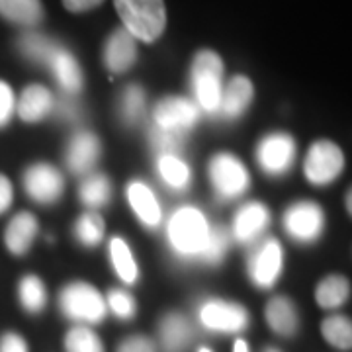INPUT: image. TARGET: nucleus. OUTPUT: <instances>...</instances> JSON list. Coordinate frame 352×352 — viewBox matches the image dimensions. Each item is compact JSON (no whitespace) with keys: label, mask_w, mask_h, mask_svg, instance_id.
<instances>
[{"label":"nucleus","mask_w":352,"mask_h":352,"mask_svg":"<svg viewBox=\"0 0 352 352\" xmlns=\"http://www.w3.org/2000/svg\"><path fill=\"white\" fill-rule=\"evenodd\" d=\"M118 14L135 39L151 43L163 34L166 25V10L163 0H116Z\"/></svg>","instance_id":"1"},{"label":"nucleus","mask_w":352,"mask_h":352,"mask_svg":"<svg viewBox=\"0 0 352 352\" xmlns=\"http://www.w3.org/2000/svg\"><path fill=\"white\" fill-rule=\"evenodd\" d=\"M221 76L223 63L214 51H200L192 65V87L196 100L204 112L214 113L221 104Z\"/></svg>","instance_id":"2"},{"label":"nucleus","mask_w":352,"mask_h":352,"mask_svg":"<svg viewBox=\"0 0 352 352\" xmlns=\"http://www.w3.org/2000/svg\"><path fill=\"white\" fill-rule=\"evenodd\" d=\"M210 235L206 217L196 208H180L168 223V241L178 254H200Z\"/></svg>","instance_id":"3"},{"label":"nucleus","mask_w":352,"mask_h":352,"mask_svg":"<svg viewBox=\"0 0 352 352\" xmlns=\"http://www.w3.org/2000/svg\"><path fill=\"white\" fill-rule=\"evenodd\" d=\"M61 309L67 317L76 321L98 323L106 315V303L94 286L87 282H73L61 292Z\"/></svg>","instance_id":"4"},{"label":"nucleus","mask_w":352,"mask_h":352,"mask_svg":"<svg viewBox=\"0 0 352 352\" xmlns=\"http://www.w3.org/2000/svg\"><path fill=\"white\" fill-rule=\"evenodd\" d=\"M210 176H212L215 192L226 200L241 196L245 190L249 188V182H251L247 168L243 166L237 157H233L229 153L215 155L212 159Z\"/></svg>","instance_id":"5"},{"label":"nucleus","mask_w":352,"mask_h":352,"mask_svg":"<svg viewBox=\"0 0 352 352\" xmlns=\"http://www.w3.org/2000/svg\"><path fill=\"white\" fill-rule=\"evenodd\" d=\"M344 166L342 151L331 141H317L305 159V176L311 184L323 186L333 182Z\"/></svg>","instance_id":"6"},{"label":"nucleus","mask_w":352,"mask_h":352,"mask_svg":"<svg viewBox=\"0 0 352 352\" xmlns=\"http://www.w3.org/2000/svg\"><path fill=\"white\" fill-rule=\"evenodd\" d=\"M323 212L314 201H298L284 215V226L294 239L314 241L323 231Z\"/></svg>","instance_id":"7"},{"label":"nucleus","mask_w":352,"mask_h":352,"mask_svg":"<svg viewBox=\"0 0 352 352\" xmlns=\"http://www.w3.org/2000/svg\"><path fill=\"white\" fill-rule=\"evenodd\" d=\"M24 186L25 192L39 204H53L63 194L65 182L55 166L39 163L25 170Z\"/></svg>","instance_id":"8"},{"label":"nucleus","mask_w":352,"mask_h":352,"mask_svg":"<svg viewBox=\"0 0 352 352\" xmlns=\"http://www.w3.org/2000/svg\"><path fill=\"white\" fill-rule=\"evenodd\" d=\"M198 116L200 112L194 106V102L178 98V96H170L159 102L153 113L155 126L170 129V131H180V133H186L190 127L198 122Z\"/></svg>","instance_id":"9"},{"label":"nucleus","mask_w":352,"mask_h":352,"mask_svg":"<svg viewBox=\"0 0 352 352\" xmlns=\"http://www.w3.org/2000/svg\"><path fill=\"white\" fill-rule=\"evenodd\" d=\"M256 157H258V163L266 173L282 175L288 170L294 163V159H296V143L286 133L268 135L258 145Z\"/></svg>","instance_id":"10"},{"label":"nucleus","mask_w":352,"mask_h":352,"mask_svg":"<svg viewBox=\"0 0 352 352\" xmlns=\"http://www.w3.org/2000/svg\"><path fill=\"white\" fill-rule=\"evenodd\" d=\"M201 323L212 331L221 333H235L247 325L249 317L247 311L237 303H227L221 300H210L201 305Z\"/></svg>","instance_id":"11"},{"label":"nucleus","mask_w":352,"mask_h":352,"mask_svg":"<svg viewBox=\"0 0 352 352\" xmlns=\"http://www.w3.org/2000/svg\"><path fill=\"white\" fill-rule=\"evenodd\" d=\"M282 270V249L278 241L270 239L258 247L249 263V274L252 282L261 288H270Z\"/></svg>","instance_id":"12"},{"label":"nucleus","mask_w":352,"mask_h":352,"mask_svg":"<svg viewBox=\"0 0 352 352\" xmlns=\"http://www.w3.org/2000/svg\"><path fill=\"white\" fill-rule=\"evenodd\" d=\"M138 57V47H135V38L127 30H116L104 51V61L106 67L112 73H126L131 65L135 63Z\"/></svg>","instance_id":"13"},{"label":"nucleus","mask_w":352,"mask_h":352,"mask_svg":"<svg viewBox=\"0 0 352 352\" xmlns=\"http://www.w3.org/2000/svg\"><path fill=\"white\" fill-rule=\"evenodd\" d=\"M98 155H100L98 138L92 135L90 131H78L67 147V164L75 175H85L94 166Z\"/></svg>","instance_id":"14"},{"label":"nucleus","mask_w":352,"mask_h":352,"mask_svg":"<svg viewBox=\"0 0 352 352\" xmlns=\"http://www.w3.org/2000/svg\"><path fill=\"white\" fill-rule=\"evenodd\" d=\"M268 221H270L268 210L261 201H251V204L243 206L237 217H235V223H233L235 239L241 241V243H249V241L256 239L266 229Z\"/></svg>","instance_id":"15"},{"label":"nucleus","mask_w":352,"mask_h":352,"mask_svg":"<svg viewBox=\"0 0 352 352\" xmlns=\"http://www.w3.org/2000/svg\"><path fill=\"white\" fill-rule=\"evenodd\" d=\"M38 235V219L36 215L22 212L16 217H12V221L6 227V233H4V241H6V247L12 254H25L30 251L32 243Z\"/></svg>","instance_id":"16"},{"label":"nucleus","mask_w":352,"mask_h":352,"mask_svg":"<svg viewBox=\"0 0 352 352\" xmlns=\"http://www.w3.org/2000/svg\"><path fill=\"white\" fill-rule=\"evenodd\" d=\"M51 67L53 75L57 78L59 87L63 88L67 94H75L82 88V73L80 67L76 65L75 57L65 50V47H57L55 53L51 55V59L47 61Z\"/></svg>","instance_id":"17"},{"label":"nucleus","mask_w":352,"mask_h":352,"mask_svg":"<svg viewBox=\"0 0 352 352\" xmlns=\"http://www.w3.org/2000/svg\"><path fill=\"white\" fill-rule=\"evenodd\" d=\"M18 108V116L30 122L36 124L39 120H43L47 113L53 110V96L47 88L39 87V85H32V87L24 88L20 100L16 104Z\"/></svg>","instance_id":"18"},{"label":"nucleus","mask_w":352,"mask_h":352,"mask_svg":"<svg viewBox=\"0 0 352 352\" xmlns=\"http://www.w3.org/2000/svg\"><path fill=\"white\" fill-rule=\"evenodd\" d=\"M252 82L247 76H235L227 85L226 92H221V104L219 110L227 118H239L241 113L249 108L252 100Z\"/></svg>","instance_id":"19"},{"label":"nucleus","mask_w":352,"mask_h":352,"mask_svg":"<svg viewBox=\"0 0 352 352\" xmlns=\"http://www.w3.org/2000/svg\"><path fill=\"white\" fill-rule=\"evenodd\" d=\"M127 198L138 217L149 227H157L161 221V206L151 190L143 182H131L127 188Z\"/></svg>","instance_id":"20"},{"label":"nucleus","mask_w":352,"mask_h":352,"mask_svg":"<svg viewBox=\"0 0 352 352\" xmlns=\"http://www.w3.org/2000/svg\"><path fill=\"white\" fill-rule=\"evenodd\" d=\"M192 339L190 323L178 314L166 315L161 323V342L164 352H184Z\"/></svg>","instance_id":"21"},{"label":"nucleus","mask_w":352,"mask_h":352,"mask_svg":"<svg viewBox=\"0 0 352 352\" xmlns=\"http://www.w3.org/2000/svg\"><path fill=\"white\" fill-rule=\"evenodd\" d=\"M0 16L18 25H38L43 20L39 0H0Z\"/></svg>","instance_id":"22"},{"label":"nucleus","mask_w":352,"mask_h":352,"mask_svg":"<svg viewBox=\"0 0 352 352\" xmlns=\"http://www.w3.org/2000/svg\"><path fill=\"white\" fill-rule=\"evenodd\" d=\"M266 321L278 335H284V337L294 335L298 329V315H296L294 303L284 296L270 300L266 305Z\"/></svg>","instance_id":"23"},{"label":"nucleus","mask_w":352,"mask_h":352,"mask_svg":"<svg viewBox=\"0 0 352 352\" xmlns=\"http://www.w3.org/2000/svg\"><path fill=\"white\" fill-rule=\"evenodd\" d=\"M349 294H351V284H349L346 278L329 276L317 286L315 298H317V303L321 307L333 309V307H339V305L346 302Z\"/></svg>","instance_id":"24"},{"label":"nucleus","mask_w":352,"mask_h":352,"mask_svg":"<svg viewBox=\"0 0 352 352\" xmlns=\"http://www.w3.org/2000/svg\"><path fill=\"white\" fill-rule=\"evenodd\" d=\"M18 47L24 53L25 57L34 63H45L51 59V55L55 53V50L59 47L53 39L45 38L41 34L36 32H28L24 34L20 41H18Z\"/></svg>","instance_id":"25"},{"label":"nucleus","mask_w":352,"mask_h":352,"mask_svg":"<svg viewBox=\"0 0 352 352\" xmlns=\"http://www.w3.org/2000/svg\"><path fill=\"white\" fill-rule=\"evenodd\" d=\"M110 256L118 276L126 284H133L138 280V264L133 261V254L129 251L127 243L120 237H113L110 243Z\"/></svg>","instance_id":"26"},{"label":"nucleus","mask_w":352,"mask_h":352,"mask_svg":"<svg viewBox=\"0 0 352 352\" xmlns=\"http://www.w3.org/2000/svg\"><path fill=\"white\" fill-rule=\"evenodd\" d=\"M18 298H20V303L24 305L25 311H30V314L41 311L47 302L43 282L38 276H24L18 286Z\"/></svg>","instance_id":"27"},{"label":"nucleus","mask_w":352,"mask_h":352,"mask_svg":"<svg viewBox=\"0 0 352 352\" xmlns=\"http://www.w3.org/2000/svg\"><path fill=\"white\" fill-rule=\"evenodd\" d=\"M110 194H112V186H110V180L104 175L88 176L80 186V192H78L80 200L87 206H92V208L104 206L110 200Z\"/></svg>","instance_id":"28"},{"label":"nucleus","mask_w":352,"mask_h":352,"mask_svg":"<svg viewBox=\"0 0 352 352\" xmlns=\"http://www.w3.org/2000/svg\"><path fill=\"white\" fill-rule=\"evenodd\" d=\"M159 173L164 182L173 188H184L190 182V168L175 155H161Z\"/></svg>","instance_id":"29"},{"label":"nucleus","mask_w":352,"mask_h":352,"mask_svg":"<svg viewBox=\"0 0 352 352\" xmlns=\"http://www.w3.org/2000/svg\"><path fill=\"white\" fill-rule=\"evenodd\" d=\"M321 331H323V337H325L331 344H335L337 349H351V319L340 317V315L327 317V319L323 321V325H321Z\"/></svg>","instance_id":"30"},{"label":"nucleus","mask_w":352,"mask_h":352,"mask_svg":"<svg viewBox=\"0 0 352 352\" xmlns=\"http://www.w3.org/2000/svg\"><path fill=\"white\" fill-rule=\"evenodd\" d=\"M145 110V92L138 85H129L122 96V118L127 126H135Z\"/></svg>","instance_id":"31"},{"label":"nucleus","mask_w":352,"mask_h":352,"mask_svg":"<svg viewBox=\"0 0 352 352\" xmlns=\"http://www.w3.org/2000/svg\"><path fill=\"white\" fill-rule=\"evenodd\" d=\"M67 352H104L100 339L88 327H75L69 331L65 339Z\"/></svg>","instance_id":"32"},{"label":"nucleus","mask_w":352,"mask_h":352,"mask_svg":"<svg viewBox=\"0 0 352 352\" xmlns=\"http://www.w3.org/2000/svg\"><path fill=\"white\" fill-rule=\"evenodd\" d=\"M76 239L85 247L98 245L104 237V221L98 214H85L76 221Z\"/></svg>","instance_id":"33"},{"label":"nucleus","mask_w":352,"mask_h":352,"mask_svg":"<svg viewBox=\"0 0 352 352\" xmlns=\"http://www.w3.org/2000/svg\"><path fill=\"white\" fill-rule=\"evenodd\" d=\"M227 247H229L227 231L223 227H214V229H210V235H208V241H206V245L201 249L200 256L210 264L219 263L227 252Z\"/></svg>","instance_id":"34"},{"label":"nucleus","mask_w":352,"mask_h":352,"mask_svg":"<svg viewBox=\"0 0 352 352\" xmlns=\"http://www.w3.org/2000/svg\"><path fill=\"white\" fill-rule=\"evenodd\" d=\"M151 141H153V147L161 153V155H176V153L182 149L184 133L153 126Z\"/></svg>","instance_id":"35"},{"label":"nucleus","mask_w":352,"mask_h":352,"mask_svg":"<svg viewBox=\"0 0 352 352\" xmlns=\"http://www.w3.org/2000/svg\"><path fill=\"white\" fill-rule=\"evenodd\" d=\"M108 303H110L113 314L118 315V317H122V319H129L135 314L133 298L129 294H126V292H122V289H112L110 296H108Z\"/></svg>","instance_id":"36"},{"label":"nucleus","mask_w":352,"mask_h":352,"mask_svg":"<svg viewBox=\"0 0 352 352\" xmlns=\"http://www.w3.org/2000/svg\"><path fill=\"white\" fill-rule=\"evenodd\" d=\"M14 108H16V100H14L12 88L0 80V127H4L10 122Z\"/></svg>","instance_id":"37"},{"label":"nucleus","mask_w":352,"mask_h":352,"mask_svg":"<svg viewBox=\"0 0 352 352\" xmlns=\"http://www.w3.org/2000/svg\"><path fill=\"white\" fill-rule=\"evenodd\" d=\"M118 352H155V344L147 337H129L120 344Z\"/></svg>","instance_id":"38"},{"label":"nucleus","mask_w":352,"mask_h":352,"mask_svg":"<svg viewBox=\"0 0 352 352\" xmlns=\"http://www.w3.org/2000/svg\"><path fill=\"white\" fill-rule=\"evenodd\" d=\"M0 352H28V344L20 335L4 333L0 337Z\"/></svg>","instance_id":"39"},{"label":"nucleus","mask_w":352,"mask_h":352,"mask_svg":"<svg viewBox=\"0 0 352 352\" xmlns=\"http://www.w3.org/2000/svg\"><path fill=\"white\" fill-rule=\"evenodd\" d=\"M12 184L4 175H0V214H4L12 204Z\"/></svg>","instance_id":"40"},{"label":"nucleus","mask_w":352,"mask_h":352,"mask_svg":"<svg viewBox=\"0 0 352 352\" xmlns=\"http://www.w3.org/2000/svg\"><path fill=\"white\" fill-rule=\"evenodd\" d=\"M57 113L63 120H76L78 118V106L71 98H61L57 102Z\"/></svg>","instance_id":"41"},{"label":"nucleus","mask_w":352,"mask_h":352,"mask_svg":"<svg viewBox=\"0 0 352 352\" xmlns=\"http://www.w3.org/2000/svg\"><path fill=\"white\" fill-rule=\"evenodd\" d=\"M63 4L71 12H85V10H90V8L102 4V0H63Z\"/></svg>","instance_id":"42"},{"label":"nucleus","mask_w":352,"mask_h":352,"mask_svg":"<svg viewBox=\"0 0 352 352\" xmlns=\"http://www.w3.org/2000/svg\"><path fill=\"white\" fill-rule=\"evenodd\" d=\"M233 352H249L247 351V344H245V340H237V342H235V346H233Z\"/></svg>","instance_id":"43"},{"label":"nucleus","mask_w":352,"mask_h":352,"mask_svg":"<svg viewBox=\"0 0 352 352\" xmlns=\"http://www.w3.org/2000/svg\"><path fill=\"white\" fill-rule=\"evenodd\" d=\"M200 352H212L210 349H200Z\"/></svg>","instance_id":"44"},{"label":"nucleus","mask_w":352,"mask_h":352,"mask_svg":"<svg viewBox=\"0 0 352 352\" xmlns=\"http://www.w3.org/2000/svg\"><path fill=\"white\" fill-rule=\"evenodd\" d=\"M266 352H276V351H272V349H270V351H266Z\"/></svg>","instance_id":"45"}]
</instances>
